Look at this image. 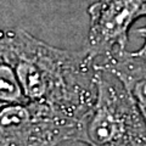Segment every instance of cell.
<instances>
[{
  "instance_id": "8992f818",
  "label": "cell",
  "mask_w": 146,
  "mask_h": 146,
  "mask_svg": "<svg viewBox=\"0 0 146 146\" xmlns=\"http://www.w3.org/2000/svg\"><path fill=\"white\" fill-rule=\"evenodd\" d=\"M27 102L16 73L0 49V108L12 104Z\"/></svg>"
},
{
  "instance_id": "7a4b0ae2",
  "label": "cell",
  "mask_w": 146,
  "mask_h": 146,
  "mask_svg": "<svg viewBox=\"0 0 146 146\" xmlns=\"http://www.w3.org/2000/svg\"><path fill=\"white\" fill-rule=\"evenodd\" d=\"M88 146H146V122L127 86L98 68L96 96L76 140Z\"/></svg>"
},
{
  "instance_id": "3957f363",
  "label": "cell",
  "mask_w": 146,
  "mask_h": 146,
  "mask_svg": "<svg viewBox=\"0 0 146 146\" xmlns=\"http://www.w3.org/2000/svg\"><path fill=\"white\" fill-rule=\"evenodd\" d=\"M79 124L36 104L0 108V146H58L76 140Z\"/></svg>"
},
{
  "instance_id": "52a82bcc",
  "label": "cell",
  "mask_w": 146,
  "mask_h": 146,
  "mask_svg": "<svg viewBox=\"0 0 146 146\" xmlns=\"http://www.w3.org/2000/svg\"><path fill=\"white\" fill-rule=\"evenodd\" d=\"M136 32H138V34H139L140 36H143L144 44H143V46H141L139 50H136V51H134L133 54L135 55V56L143 58V60H146V26L141 27V28H139Z\"/></svg>"
},
{
  "instance_id": "6da1fadb",
  "label": "cell",
  "mask_w": 146,
  "mask_h": 146,
  "mask_svg": "<svg viewBox=\"0 0 146 146\" xmlns=\"http://www.w3.org/2000/svg\"><path fill=\"white\" fill-rule=\"evenodd\" d=\"M0 49L27 102L48 107L80 125L95 101L98 76L84 49L55 48L21 28L0 29Z\"/></svg>"
},
{
  "instance_id": "5b68a950",
  "label": "cell",
  "mask_w": 146,
  "mask_h": 146,
  "mask_svg": "<svg viewBox=\"0 0 146 146\" xmlns=\"http://www.w3.org/2000/svg\"><path fill=\"white\" fill-rule=\"evenodd\" d=\"M95 66L112 72L122 80L134 98L146 122V60L125 50Z\"/></svg>"
},
{
  "instance_id": "277c9868",
  "label": "cell",
  "mask_w": 146,
  "mask_h": 146,
  "mask_svg": "<svg viewBox=\"0 0 146 146\" xmlns=\"http://www.w3.org/2000/svg\"><path fill=\"white\" fill-rule=\"evenodd\" d=\"M90 20L84 51L95 65L125 51L133 23L146 17V0H98L88 7Z\"/></svg>"
}]
</instances>
